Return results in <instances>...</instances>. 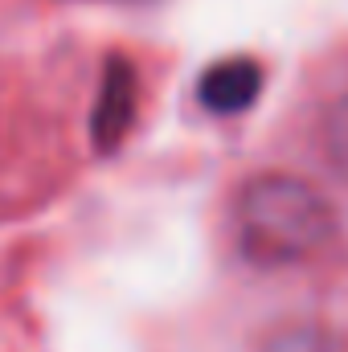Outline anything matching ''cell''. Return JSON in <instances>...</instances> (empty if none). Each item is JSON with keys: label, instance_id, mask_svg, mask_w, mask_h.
<instances>
[{"label": "cell", "instance_id": "obj_3", "mask_svg": "<svg viewBox=\"0 0 348 352\" xmlns=\"http://www.w3.org/2000/svg\"><path fill=\"white\" fill-rule=\"evenodd\" d=\"M262 90V70L254 58H226L209 66L197 82V98L213 115H238L246 111Z\"/></svg>", "mask_w": 348, "mask_h": 352}, {"label": "cell", "instance_id": "obj_1", "mask_svg": "<svg viewBox=\"0 0 348 352\" xmlns=\"http://www.w3.org/2000/svg\"><path fill=\"white\" fill-rule=\"evenodd\" d=\"M238 250L259 266H295L336 238L332 201L295 173H259L234 197Z\"/></svg>", "mask_w": 348, "mask_h": 352}, {"label": "cell", "instance_id": "obj_5", "mask_svg": "<svg viewBox=\"0 0 348 352\" xmlns=\"http://www.w3.org/2000/svg\"><path fill=\"white\" fill-rule=\"evenodd\" d=\"M266 352H328V340L316 328H287L266 344Z\"/></svg>", "mask_w": 348, "mask_h": 352}, {"label": "cell", "instance_id": "obj_2", "mask_svg": "<svg viewBox=\"0 0 348 352\" xmlns=\"http://www.w3.org/2000/svg\"><path fill=\"white\" fill-rule=\"evenodd\" d=\"M135 70H131V62H123V58H111V66H107V74H102V90H98V102H94V144L102 148V152H111L115 144H123V135H127V127H131V119H135Z\"/></svg>", "mask_w": 348, "mask_h": 352}, {"label": "cell", "instance_id": "obj_4", "mask_svg": "<svg viewBox=\"0 0 348 352\" xmlns=\"http://www.w3.org/2000/svg\"><path fill=\"white\" fill-rule=\"evenodd\" d=\"M320 148L332 164V173L348 180V82L328 94L320 107Z\"/></svg>", "mask_w": 348, "mask_h": 352}]
</instances>
